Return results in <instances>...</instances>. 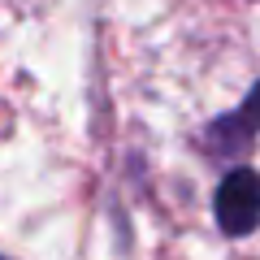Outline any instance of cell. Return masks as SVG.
Listing matches in <instances>:
<instances>
[{
    "label": "cell",
    "instance_id": "1",
    "mask_svg": "<svg viewBox=\"0 0 260 260\" xmlns=\"http://www.w3.org/2000/svg\"><path fill=\"white\" fill-rule=\"evenodd\" d=\"M217 225L230 239H243L260 225V174L256 169H230L217 186Z\"/></svg>",
    "mask_w": 260,
    "mask_h": 260
},
{
    "label": "cell",
    "instance_id": "2",
    "mask_svg": "<svg viewBox=\"0 0 260 260\" xmlns=\"http://www.w3.org/2000/svg\"><path fill=\"white\" fill-rule=\"evenodd\" d=\"M256 135H260V83L247 91V100L234 113H225L213 126H204V148L213 152V156L239 160V156H247V148L256 143Z\"/></svg>",
    "mask_w": 260,
    "mask_h": 260
},
{
    "label": "cell",
    "instance_id": "3",
    "mask_svg": "<svg viewBox=\"0 0 260 260\" xmlns=\"http://www.w3.org/2000/svg\"><path fill=\"white\" fill-rule=\"evenodd\" d=\"M0 260H5V256H0Z\"/></svg>",
    "mask_w": 260,
    "mask_h": 260
}]
</instances>
